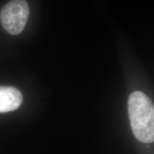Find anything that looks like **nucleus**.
I'll use <instances>...</instances> for the list:
<instances>
[{"mask_svg": "<svg viewBox=\"0 0 154 154\" xmlns=\"http://www.w3.org/2000/svg\"><path fill=\"white\" fill-rule=\"evenodd\" d=\"M128 111L133 134L139 141H154V108L151 100L141 91H134L128 101Z\"/></svg>", "mask_w": 154, "mask_h": 154, "instance_id": "nucleus-1", "label": "nucleus"}, {"mask_svg": "<svg viewBox=\"0 0 154 154\" xmlns=\"http://www.w3.org/2000/svg\"><path fill=\"white\" fill-rule=\"evenodd\" d=\"M22 94L17 88L0 86V113L16 110L22 104Z\"/></svg>", "mask_w": 154, "mask_h": 154, "instance_id": "nucleus-3", "label": "nucleus"}, {"mask_svg": "<svg viewBox=\"0 0 154 154\" xmlns=\"http://www.w3.org/2000/svg\"><path fill=\"white\" fill-rule=\"evenodd\" d=\"M29 14V7L25 0H11L2 9L0 20L9 34L17 35L25 27Z\"/></svg>", "mask_w": 154, "mask_h": 154, "instance_id": "nucleus-2", "label": "nucleus"}]
</instances>
